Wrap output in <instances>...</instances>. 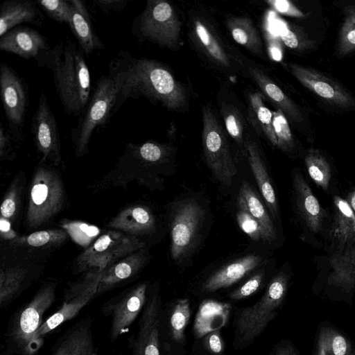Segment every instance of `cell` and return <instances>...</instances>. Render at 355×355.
Wrapping results in <instances>:
<instances>
[{
	"label": "cell",
	"instance_id": "8992f818",
	"mask_svg": "<svg viewBox=\"0 0 355 355\" xmlns=\"http://www.w3.org/2000/svg\"><path fill=\"white\" fill-rule=\"evenodd\" d=\"M132 28L139 39L162 47L176 49L180 44V21L173 6L165 1H148Z\"/></svg>",
	"mask_w": 355,
	"mask_h": 355
},
{
	"label": "cell",
	"instance_id": "30bf717a",
	"mask_svg": "<svg viewBox=\"0 0 355 355\" xmlns=\"http://www.w3.org/2000/svg\"><path fill=\"white\" fill-rule=\"evenodd\" d=\"M202 144L207 164L223 184L231 185L236 167L230 153L226 136L209 107L202 111Z\"/></svg>",
	"mask_w": 355,
	"mask_h": 355
},
{
	"label": "cell",
	"instance_id": "74e56055",
	"mask_svg": "<svg viewBox=\"0 0 355 355\" xmlns=\"http://www.w3.org/2000/svg\"><path fill=\"white\" fill-rule=\"evenodd\" d=\"M344 13L336 45L337 53L340 56H346L355 51V6L345 7Z\"/></svg>",
	"mask_w": 355,
	"mask_h": 355
},
{
	"label": "cell",
	"instance_id": "f35d334b",
	"mask_svg": "<svg viewBox=\"0 0 355 355\" xmlns=\"http://www.w3.org/2000/svg\"><path fill=\"white\" fill-rule=\"evenodd\" d=\"M191 316L190 304L187 298L178 300L172 307L169 328L172 338L179 343L184 342V331Z\"/></svg>",
	"mask_w": 355,
	"mask_h": 355
},
{
	"label": "cell",
	"instance_id": "ac0fdd59",
	"mask_svg": "<svg viewBox=\"0 0 355 355\" xmlns=\"http://www.w3.org/2000/svg\"><path fill=\"white\" fill-rule=\"evenodd\" d=\"M44 19L37 1H5L0 6V37L21 24L42 26Z\"/></svg>",
	"mask_w": 355,
	"mask_h": 355
},
{
	"label": "cell",
	"instance_id": "603a6c76",
	"mask_svg": "<svg viewBox=\"0 0 355 355\" xmlns=\"http://www.w3.org/2000/svg\"><path fill=\"white\" fill-rule=\"evenodd\" d=\"M231 304L205 300L200 305L194 321V333L200 338L223 327L230 315Z\"/></svg>",
	"mask_w": 355,
	"mask_h": 355
},
{
	"label": "cell",
	"instance_id": "44dd1931",
	"mask_svg": "<svg viewBox=\"0 0 355 355\" xmlns=\"http://www.w3.org/2000/svg\"><path fill=\"white\" fill-rule=\"evenodd\" d=\"M105 271L78 295L67 302H64L61 309L42 323L38 331V337L40 339L43 340L42 338L44 335L55 329L64 322L74 318L81 309L97 294L98 284Z\"/></svg>",
	"mask_w": 355,
	"mask_h": 355
},
{
	"label": "cell",
	"instance_id": "f6af8a7d",
	"mask_svg": "<svg viewBox=\"0 0 355 355\" xmlns=\"http://www.w3.org/2000/svg\"><path fill=\"white\" fill-rule=\"evenodd\" d=\"M21 186L18 180H15L6 193L1 205V215L10 222L15 218L20 203Z\"/></svg>",
	"mask_w": 355,
	"mask_h": 355
},
{
	"label": "cell",
	"instance_id": "7bdbcfd3",
	"mask_svg": "<svg viewBox=\"0 0 355 355\" xmlns=\"http://www.w3.org/2000/svg\"><path fill=\"white\" fill-rule=\"evenodd\" d=\"M37 3L51 19L60 24H69L71 11L69 0H41Z\"/></svg>",
	"mask_w": 355,
	"mask_h": 355
},
{
	"label": "cell",
	"instance_id": "8d00e7d4",
	"mask_svg": "<svg viewBox=\"0 0 355 355\" xmlns=\"http://www.w3.org/2000/svg\"><path fill=\"white\" fill-rule=\"evenodd\" d=\"M27 275V270L20 267L1 268L0 273V305L8 304L16 296Z\"/></svg>",
	"mask_w": 355,
	"mask_h": 355
},
{
	"label": "cell",
	"instance_id": "7dc6e473",
	"mask_svg": "<svg viewBox=\"0 0 355 355\" xmlns=\"http://www.w3.org/2000/svg\"><path fill=\"white\" fill-rule=\"evenodd\" d=\"M265 276V271L261 270L252 276L241 286L234 291L230 295L234 300L246 298L255 293L260 287Z\"/></svg>",
	"mask_w": 355,
	"mask_h": 355
},
{
	"label": "cell",
	"instance_id": "3957f363",
	"mask_svg": "<svg viewBox=\"0 0 355 355\" xmlns=\"http://www.w3.org/2000/svg\"><path fill=\"white\" fill-rule=\"evenodd\" d=\"M125 77V64L121 53L112 61L109 73L96 81L88 105L78 125L71 131L77 157L87 153L94 131L104 126L112 112L116 111Z\"/></svg>",
	"mask_w": 355,
	"mask_h": 355
},
{
	"label": "cell",
	"instance_id": "1f68e13d",
	"mask_svg": "<svg viewBox=\"0 0 355 355\" xmlns=\"http://www.w3.org/2000/svg\"><path fill=\"white\" fill-rule=\"evenodd\" d=\"M250 214L261 225L270 241L276 239L275 227L260 198L246 181H243L239 191Z\"/></svg>",
	"mask_w": 355,
	"mask_h": 355
},
{
	"label": "cell",
	"instance_id": "bcb514c9",
	"mask_svg": "<svg viewBox=\"0 0 355 355\" xmlns=\"http://www.w3.org/2000/svg\"><path fill=\"white\" fill-rule=\"evenodd\" d=\"M280 37L286 46L296 51H306L313 46L312 40H309L306 34L298 28H284L280 34Z\"/></svg>",
	"mask_w": 355,
	"mask_h": 355
},
{
	"label": "cell",
	"instance_id": "ab89813d",
	"mask_svg": "<svg viewBox=\"0 0 355 355\" xmlns=\"http://www.w3.org/2000/svg\"><path fill=\"white\" fill-rule=\"evenodd\" d=\"M236 218L240 229L255 241L270 242L260 223L253 218L247 209L243 198L238 195Z\"/></svg>",
	"mask_w": 355,
	"mask_h": 355
},
{
	"label": "cell",
	"instance_id": "7a4b0ae2",
	"mask_svg": "<svg viewBox=\"0 0 355 355\" xmlns=\"http://www.w3.org/2000/svg\"><path fill=\"white\" fill-rule=\"evenodd\" d=\"M126 77L118 107L127 98L145 97L171 111H182L188 105L187 93L168 69L161 62L145 58H133L122 53Z\"/></svg>",
	"mask_w": 355,
	"mask_h": 355
},
{
	"label": "cell",
	"instance_id": "f907efd6",
	"mask_svg": "<svg viewBox=\"0 0 355 355\" xmlns=\"http://www.w3.org/2000/svg\"><path fill=\"white\" fill-rule=\"evenodd\" d=\"M94 4L104 12L121 11L128 3V0H95Z\"/></svg>",
	"mask_w": 355,
	"mask_h": 355
},
{
	"label": "cell",
	"instance_id": "7402d4cb",
	"mask_svg": "<svg viewBox=\"0 0 355 355\" xmlns=\"http://www.w3.org/2000/svg\"><path fill=\"white\" fill-rule=\"evenodd\" d=\"M147 259L143 248L123 258L107 269L99 282L97 294L110 289L121 282L136 275Z\"/></svg>",
	"mask_w": 355,
	"mask_h": 355
},
{
	"label": "cell",
	"instance_id": "5b68a950",
	"mask_svg": "<svg viewBox=\"0 0 355 355\" xmlns=\"http://www.w3.org/2000/svg\"><path fill=\"white\" fill-rule=\"evenodd\" d=\"M66 200L60 175L53 167L40 164L31 182L26 225L36 229L49 223L63 209Z\"/></svg>",
	"mask_w": 355,
	"mask_h": 355
},
{
	"label": "cell",
	"instance_id": "db71d44e",
	"mask_svg": "<svg viewBox=\"0 0 355 355\" xmlns=\"http://www.w3.org/2000/svg\"><path fill=\"white\" fill-rule=\"evenodd\" d=\"M1 236L5 240L17 239V233L11 227L10 222L3 218L0 219Z\"/></svg>",
	"mask_w": 355,
	"mask_h": 355
},
{
	"label": "cell",
	"instance_id": "e575fe53",
	"mask_svg": "<svg viewBox=\"0 0 355 355\" xmlns=\"http://www.w3.org/2000/svg\"><path fill=\"white\" fill-rule=\"evenodd\" d=\"M68 236L63 229H50L36 231L26 236L17 238L14 243L29 248L44 250L62 245Z\"/></svg>",
	"mask_w": 355,
	"mask_h": 355
},
{
	"label": "cell",
	"instance_id": "83f0119b",
	"mask_svg": "<svg viewBox=\"0 0 355 355\" xmlns=\"http://www.w3.org/2000/svg\"><path fill=\"white\" fill-rule=\"evenodd\" d=\"M334 205L333 238L343 244L355 243V212L347 200L338 196L334 198Z\"/></svg>",
	"mask_w": 355,
	"mask_h": 355
},
{
	"label": "cell",
	"instance_id": "60d3db41",
	"mask_svg": "<svg viewBox=\"0 0 355 355\" xmlns=\"http://www.w3.org/2000/svg\"><path fill=\"white\" fill-rule=\"evenodd\" d=\"M60 225L76 243L85 248L93 243L101 232L95 225L78 220H64Z\"/></svg>",
	"mask_w": 355,
	"mask_h": 355
},
{
	"label": "cell",
	"instance_id": "d6986e66",
	"mask_svg": "<svg viewBox=\"0 0 355 355\" xmlns=\"http://www.w3.org/2000/svg\"><path fill=\"white\" fill-rule=\"evenodd\" d=\"M293 186L298 212L309 230L318 233L323 222L324 211L306 181L299 171L293 174Z\"/></svg>",
	"mask_w": 355,
	"mask_h": 355
},
{
	"label": "cell",
	"instance_id": "f546056e",
	"mask_svg": "<svg viewBox=\"0 0 355 355\" xmlns=\"http://www.w3.org/2000/svg\"><path fill=\"white\" fill-rule=\"evenodd\" d=\"M92 335L89 324H83L69 332L53 355H95Z\"/></svg>",
	"mask_w": 355,
	"mask_h": 355
},
{
	"label": "cell",
	"instance_id": "8fae6325",
	"mask_svg": "<svg viewBox=\"0 0 355 355\" xmlns=\"http://www.w3.org/2000/svg\"><path fill=\"white\" fill-rule=\"evenodd\" d=\"M0 95L8 130L16 141H21L28 107V92L24 80L5 62L0 64Z\"/></svg>",
	"mask_w": 355,
	"mask_h": 355
},
{
	"label": "cell",
	"instance_id": "d590c367",
	"mask_svg": "<svg viewBox=\"0 0 355 355\" xmlns=\"http://www.w3.org/2000/svg\"><path fill=\"white\" fill-rule=\"evenodd\" d=\"M308 173L313 181L327 191L331 177V167L325 157L315 149H309L304 158Z\"/></svg>",
	"mask_w": 355,
	"mask_h": 355
},
{
	"label": "cell",
	"instance_id": "4316f807",
	"mask_svg": "<svg viewBox=\"0 0 355 355\" xmlns=\"http://www.w3.org/2000/svg\"><path fill=\"white\" fill-rule=\"evenodd\" d=\"M329 263L331 269L329 284L347 289L355 287V247L334 253Z\"/></svg>",
	"mask_w": 355,
	"mask_h": 355
},
{
	"label": "cell",
	"instance_id": "4fadbf2b",
	"mask_svg": "<svg viewBox=\"0 0 355 355\" xmlns=\"http://www.w3.org/2000/svg\"><path fill=\"white\" fill-rule=\"evenodd\" d=\"M294 77L326 103L342 109L355 107V98L341 84L313 68L290 63Z\"/></svg>",
	"mask_w": 355,
	"mask_h": 355
},
{
	"label": "cell",
	"instance_id": "c3c4849f",
	"mask_svg": "<svg viewBox=\"0 0 355 355\" xmlns=\"http://www.w3.org/2000/svg\"><path fill=\"white\" fill-rule=\"evenodd\" d=\"M224 119L226 130L230 135L240 146H242L243 144L242 124L237 114L232 111H225Z\"/></svg>",
	"mask_w": 355,
	"mask_h": 355
},
{
	"label": "cell",
	"instance_id": "f5cc1de1",
	"mask_svg": "<svg viewBox=\"0 0 355 355\" xmlns=\"http://www.w3.org/2000/svg\"><path fill=\"white\" fill-rule=\"evenodd\" d=\"M270 3H271L274 8L280 12L286 13L298 17L304 16L303 13L298 10L288 1L277 0L270 1Z\"/></svg>",
	"mask_w": 355,
	"mask_h": 355
},
{
	"label": "cell",
	"instance_id": "816d5d0a",
	"mask_svg": "<svg viewBox=\"0 0 355 355\" xmlns=\"http://www.w3.org/2000/svg\"><path fill=\"white\" fill-rule=\"evenodd\" d=\"M205 344L212 353L219 354L222 352L223 343L218 330L208 334L205 338Z\"/></svg>",
	"mask_w": 355,
	"mask_h": 355
},
{
	"label": "cell",
	"instance_id": "6f0895ef",
	"mask_svg": "<svg viewBox=\"0 0 355 355\" xmlns=\"http://www.w3.org/2000/svg\"><path fill=\"white\" fill-rule=\"evenodd\" d=\"M271 53H272V55L273 56V58L277 60H279L281 59V52L279 51V50L277 48H272L271 49Z\"/></svg>",
	"mask_w": 355,
	"mask_h": 355
},
{
	"label": "cell",
	"instance_id": "11a10c76",
	"mask_svg": "<svg viewBox=\"0 0 355 355\" xmlns=\"http://www.w3.org/2000/svg\"><path fill=\"white\" fill-rule=\"evenodd\" d=\"M274 355H297L294 348L289 344H282L278 345Z\"/></svg>",
	"mask_w": 355,
	"mask_h": 355
},
{
	"label": "cell",
	"instance_id": "5bb4252c",
	"mask_svg": "<svg viewBox=\"0 0 355 355\" xmlns=\"http://www.w3.org/2000/svg\"><path fill=\"white\" fill-rule=\"evenodd\" d=\"M146 290L147 284L141 283L105 307L103 311L112 316L111 340L117 339L127 331L135 321L145 304Z\"/></svg>",
	"mask_w": 355,
	"mask_h": 355
},
{
	"label": "cell",
	"instance_id": "b9f144b4",
	"mask_svg": "<svg viewBox=\"0 0 355 355\" xmlns=\"http://www.w3.org/2000/svg\"><path fill=\"white\" fill-rule=\"evenodd\" d=\"M273 128L277 141V146L285 153H291L295 148L294 138L285 114L277 108L272 112Z\"/></svg>",
	"mask_w": 355,
	"mask_h": 355
},
{
	"label": "cell",
	"instance_id": "f1b7e54d",
	"mask_svg": "<svg viewBox=\"0 0 355 355\" xmlns=\"http://www.w3.org/2000/svg\"><path fill=\"white\" fill-rule=\"evenodd\" d=\"M68 25L85 55H89L96 50L104 49V44L94 31L91 18L81 15L72 5Z\"/></svg>",
	"mask_w": 355,
	"mask_h": 355
},
{
	"label": "cell",
	"instance_id": "680465c9",
	"mask_svg": "<svg viewBox=\"0 0 355 355\" xmlns=\"http://www.w3.org/2000/svg\"><path fill=\"white\" fill-rule=\"evenodd\" d=\"M168 355H178V354H168Z\"/></svg>",
	"mask_w": 355,
	"mask_h": 355
},
{
	"label": "cell",
	"instance_id": "cb8c5ba5",
	"mask_svg": "<svg viewBox=\"0 0 355 355\" xmlns=\"http://www.w3.org/2000/svg\"><path fill=\"white\" fill-rule=\"evenodd\" d=\"M193 32L204 54L211 61L223 68L230 69L233 66V57L206 22L199 19H195Z\"/></svg>",
	"mask_w": 355,
	"mask_h": 355
},
{
	"label": "cell",
	"instance_id": "d6a6232c",
	"mask_svg": "<svg viewBox=\"0 0 355 355\" xmlns=\"http://www.w3.org/2000/svg\"><path fill=\"white\" fill-rule=\"evenodd\" d=\"M249 101V116L253 126L259 133L264 135L272 145L277 146V141L272 124V112L265 106L259 94H250Z\"/></svg>",
	"mask_w": 355,
	"mask_h": 355
},
{
	"label": "cell",
	"instance_id": "9c48e42d",
	"mask_svg": "<svg viewBox=\"0 0 355 355\" xmlns=\"http://www.w3.org/2000/svg\"><path fill=\"white\" fill-rule=\"evenodd\" d=\"M203 207L193 199L180 201L171 216V254L172 259L180 262L195 250L205 218Z\"/></svg>",
	"mask_w": 355,
	"mask_h": 355
},
{
	"label": "cell",
	"instance_id": "836d02e7",
	"mask_svg": "<svg viewBox=\"0 0 355 355\" xmlns=\"http://www.w3.org/2000/svg\"><path fill=\"white\" fill-rule=\"evenodd\" d=\"M348 339L330 327H322L317 340L316 355H351Z\"/></svg>",
	"mask_w": 355,
	"mask_h": 355
},
{
	"label": "cell",
	"instance_id": "6da1fadb",
	"mask_svg": "<svg viewBox=\"0 0 355 355\" xmlns=\"http://www.w3.org/2000/svg\"><path fill=\"white\" fill-rule=\"evenodd\" d=\"M84 55L78 45L67 39L36 60L40 67L51 71L65 112L74 117L83 115L92 95L90 72Z\"/></svg>",
	"mask_w": 355,
	"mask_h": 355
},
{
	"label": "cell",
	"instance_id": "9f6ffc18",
	"mask_svg": "<svg viewBox=\"0 0 355 355\" xmlns=\"http://www.w3.org/2000/svg\"><path fill=\"white\" fill-rule=\"evenodd\" d=\"M347 201L349 204L353 211L355 212V190L349 194Z\"/></svg>",
	"mask_w": 355,
	"mask_h": 355
},
{
	"label": "cell",
	"instance_id": "52a82bcc",
	"mask_svg": "<svg viewBox=\"0 0 355 355\" xmlns=\"http://www.w3.org/2000/svg\"><path fill=\"white\" fill-rule=\"evenodd\" d=\"M55 298V285H44L33 298L15 317L10 330V338L23 355L34 354L42 345L38 337L42 324V316Z\"/></svg>",
	"mask_w": 355,
	"mask_h": 355
},
{
	"label": "cell",
	"instance_id": "e0dca14e",
	"mask_svg": "<svg viewBox=\"0 0 355 355\" xmlns=\"http://www.w3.org/2000/svg\"><path fill=\"white\" fill-rule=\"evenodd\" d=\"M107 226L137 238L152 234L156 230L155 218L150 209L139 205L122 209Z\"/></svg>",
	"mask_w": 355,
	"mask_h": 355
},
{
	"label": "cell",
	"instance_id": "484cf974",
	"mask_svg": "<svg viewBox=\"0 0 355 355\" xmlns=\"http://www.w3.org/2000/svg\"><path fill=\"white\" fill-rule=\"evenodd\" d=\"M250 73L261 90L273 101L278 109L295 123L303 121L302 114L299 107L283 92L275 83L271 81L263 71L255 67L249 69Z\"/></svg>",
	"mask_w": 355,
	"mask_h": 355
},
{
	"label": "cell",
	"instance_id": "7c38bea8",
	"mask_svg": "<svg viewBox=\"0 0 355 355\" xmlns=\"http://www.w3.org/2000/svg\"><path fill=\"white\" fill-rule=\"evenodd\" d=\"M31 131L42 160L49 161L53 165L60 164L62 158L58 125L43 92H41L37 109L31 119Z\"/></svg>",
	"mask_w": 355,
	"mask_h": 355
},
{
	"label": "cell",
	"instance_id": "ee69618b",
	"mask_svg": "<svg viewBox=\"0 0 355 355\" xmlns=\"http://www.w3.org/2000/svg\"><path fill=\"white\" fill-rule=\"evenodd\" d=\"M133 155L150 164L163 162L166 156V148L159 144L148 141L141 145L129 144Z\"/></svg>",
	"mask_w": 355,
	"mask_h": 355
},
{
	"label": "cell",
	"instance_id": "2e32d148",
	"mask_svg": "<svg viewBox=\"0 0 355 355\" xmlns=\"http://www.w3.org/2000/svg\"><path fill=\"white\" fill-rule=\"evenodd\" d=\"M50 49L46 38L37 30L28 26H17L0 37L1 51L26 60H37Z\"/></svg>",
	"mask_w": 355,
	"mask_h": 355
},
{
	"label": "cell",
	"instance_id": "4dcf8cb0",
	"mask_svg": "<svg viewBox=\"0 0 355 355\" xmlns=\"http://www.w3.org/2000/svg\"><path fill=\"white\" fill-rule=\"evenodd\" d=\"M233 40L257 55L263 54V46L259 33L252 21L245 17H234L228 23Z\"/></svg>",
	"mask_w": 355,
	"mask_h": 355
},
{
	"label": "cell",
	"instance_id": "681fc988",
	"mask_svg": "<svg viewBox=\"0 0 355 355\" xmlns=\"http://www.w3.org/2000/svg\"><path fill=\"white\" fill-rule=\"evenodd\" d=\"M13 141L16 140L14 139L8 128H5L3 126L2 123H0V158L1 160H5L11 158L13 156L14 147Z\"/></svg>",
	"mask_w": 355,
	"mask_h": 355
},
{
	"label": "cell",
	"instance_id": "ba28073f",
	"mask_svg": "<svg viewBox=\"0 0 355 355\" xmlns=\"http://www.w3.org/2000/svg\"><path fill=\"white\" fill-rule=\"evenodd\" d=\"M144 246L137 237L114 230L108 231L77 257L76 269L78 272L93 269L102 272Z\"/></svg>",
	"mask_w": 355,
	"mask_h": 355
},
{
	"label": "cell",
	"instance_id": "9a60e30c",
	"mask_svg": "<svg viewBox=\"0 0 355 355\" xmlns=\"http://www.w3.org/2000/svg\"><path fill=\"white\" fill-rule=\"evenodd\" d=\"M160 300L150 297L143 310L132 355H160Z\"/></svg>",
	"mask_w": 355,
	"mask_h": 355
},
{
	"label": "cell",
	"instance_id": "277c9868",
	"mask_svg": "<svg viewBox=\"0 0 355 355\" xmlns=\"http://www.w3.org/2000/svg\"><path fill=\"white\" fill-rule=\"evenodd\" d=\"M288 281L285 273L277 274L256 303L239 311L234 321L235 348L243 349L252 344L275 318L285 298Z\"/></svg>",
	"mask_w": 355,
	"mask_h": 355
},
{
	"label": "cell",
	"instance_id": "ffe728a7",
	"mask_svg": "<svg viewBox=\"0 0 355 355\" xmlns=\"http://www.w3.org/2000/svg\"><path fill=\"white\" fill-rule=\"evenodd\" d=\"M259 255L249 254L234 261L216 271L202 284L205 292H215L239 282L246 275L261 265Z\"/></svg>",
	"mask_w": 355,
	"mask_h": 355
},
{
	"label": "cell",
	"instance_id": "d4e9b609",
	"mask_svg": "<svg viewBox=\"0 0 355 355\" xmlns=\"http://www.w3.org/2000/svg\"><path fill=\"white\" fill-rule=\"evenodd\" d=\"M246 148L249 164L261 194L272 217L276 218L278 214L277 200L264 162L254 143L248 142Z\"/></svg>",
	"mask_w": 355,
	"mask_h": 355
}]
</instances>
